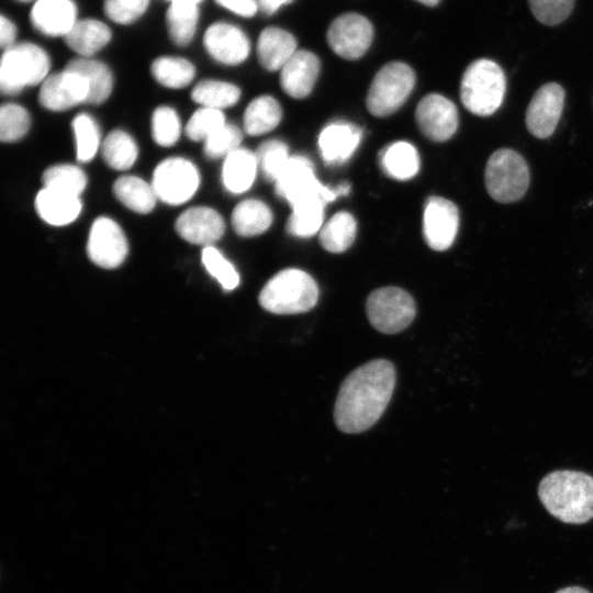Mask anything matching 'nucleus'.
Instances as JSON below:
<instances>
[{"label": "nucleus", "mask_w": 593, "mask_h": 593, "mask_svg": "<svg viewBox=\"0 0 593 593\" xmlns=\"http://www.w3.org/2000/svg\"><path fill=\"white\" fill-rule=\"evenodd\" d=\"M19 1H21V2H27V1H31V0H19Z\"/></svg>", "instance_id": "obj_53"}, {"label": "nucleus", "mask_w": 593, "mask_h": 593, "mask_svg": "<svg viewBox=\"0 0 593 593\" xmlns=\"http://www.w3.org/2000/svg\"><path fill=\"white\" fill-rule=\"evenodd\" d=\"M89 88L86 79L65 67L63 71L49 75L41 85L40 103L51 111H66L87 102Z\"/></svg>", "instance_id": "obj_15"}, {"label": "nucleus", "mask_w": 593, "mask_h": 593, "mask_svg": "<svg viewBox=\"0 0 593 593\" xmlns=\"http://www.w3.org/2000/svg\"><path fill=\"white\" fill-rule=\"evenodd\" d=\"M373 37L370 21L358 13L337 16L327 31V42L332 51L345 59H358L369 48Z\"/></svg>", "instance_id": "obj_11"}, {"label": "nucleus", "mask_w": 593, "mask_h": 593, "mask_svg": "<svg viewBox=\"0 0 593 593\" xmlns=\"http://www.w3.org/2000/svg\"><path fill=\"white\" fill-rule=\"evenodd\" d=\"M16 38V26L4 15L0 19V45L3 49L13 46Z\"/></svg>", "instance_id": "obj_48"}, {"label": "nucleus", "mask_w": 593, "mask_h": 593, "mask_svg": "<svg viewBox=\"0 0 593 593\" xmlns=\"http://www.w3.org/2000/svg\"><path fill=\"white\" fill-rule=\"evenodd\" d=\"M31 22L45 35L65 37L77 22V8L72 0H36Z\"/></svg>", "instance_id": "obj_20"}, {"label": "nucleus", "mask_w": 593, "mask_h": 593, "mask_svg": "<svg viewBox=\"0 0 593 593\" xmlns=\"http://www.w3.org/2000/svg\"><path fill=\"white\" fill-rule=\"evenodd\" d=\"M225 123L221 110L201 107L189 119L186 134L191 141H205Z\"/></svg>", "instance_id": "obj_43"}, {"label": "nucleus", "mask_w": 593, "mask_h": 593, "mask_svg": "<svg viewBox=\"0 0 593 593\" xmlns=\"http://www.w3.org/2000/svg\"><path fill=\"white\" fill-rule=\"evenodd\" d=\"M564 104V90L556 82L541 86L533 96L525 115L526 127L537 138H547L556 130Z\"/></svg>", "instance_id": "obj_13"}, {"label": "nucleus", "mask_w": 593, "mask_h": 593, "mask_svg": "<svg viewBox=\"0 0 593 593\" xmlns=\"http://www.w3.org/2000/svg\"><path fill=\"white\" fill-rule=\"evenodd\" d=\"M296 51L295 37L280 27H266L258 37V59L267 70L281 69Z\"/></svg>", "instance_id": "obj_22"}, {"label": "nucleus", "mask_w": 593, "mask_h": 593, "mask_svg": "<svg viewBox=\"0 0 593 593\" xmlns=\"http://www.w3.org/2000/svg\"><path fill=\"white\" fill-rule=\"evenodd\" d=\"M51 60L47 53L33 43H18L4 49L0 65V89L3 94H16L25 87L42 83Z\"/></svg>", "instance_id": "obj_5"}, {"label": "nucleus", "mask_w": 593, "mask_h": 593, "mask_svg": "<svg viewBox=\"0 0 593 593\" xmlns=\"http://www.w3.org/2000/svg\"><path fill=\"white\" fill-rule=\"evenodd\" d=\"M240 90L233 83L206 79L198 82L191 92V99L201 107L222 110L237 103Z\"/></svg>", "instance_id": "obj_34"}, {"label": "nucleus", "mask_w": 593, "mask_h": 593, "mask_svg": "<svg viewBox=\"0 0 593 593\" xmlns=\"http://www.w3.org/2000/svg\"><path fill=\"white\" fill-rule=\"evenodd\" d=\"M170 3H186L198 5L202 0H168Z\"/></svg>", "instance_id": "obj_51"}, {"label": "nucleus", "mask_w": 593, "mask_h": 593, "mask_svg": "<svg viewBox=\"0 0 593 593\" xmlns=\"http://www.w3.org/2000/svg\"><path fill=\"white\" fill-rule=\"evenodd\" d=\"M357 224L348 212H338L333 215L320 231V243L331 253H343L355 240Z\"/></svg>", "instance_id": "obj_32"}, {"label": "nucleus", "mask_w": 593, "mask_h": 593, "mask_svg": "<svg viewBox=\"0 0 593 593\" xmlns=\"http://www.w3.org/2000/svg\"><path fill=\"white\" fill-rule=\"evenodd\" d=\"M534 16L542 24L556 25L564 21L574 0H528Z\"/></svg>", "instance_id": "obj_45"}, {"label": "nucleus", "mask_w": 593, "mask_h": 593, "mask_svg": "<svg viewBox=\"0 0 593 593\" xmlns=\"http://www.w3.org/2000/svg\"><path fill=\"white\" fill-rule=\"evenodd\" d=\"M116 199L138 214L149 213L156 204L157 195L152 184L136 176H122L113 184Z\"/></svg>", "instance_id": "obj_28"}, {"label": "nucleus", "mask_w": 593, "mask_h": 593, "mask_svg": "<svg viewBox=\"0 0 593 593\" xmlns=\"http://www.w3.org/2000/svg\"><path fill=\"white\" fill-rule=\"evenodd\" d=\"M256 157L262 176L268 181L275 182L290 159L288 146L279 139H269L260 144Z\"/></svg>", "instance_id": "obj_39"}, {"label": "nucleus", "mask_w": 593, "mask_h": 593, "mask_svg": "<svg viewBox=\"0 0 593 593\" xmlns=\"http://www.w3.org/2000/svg\"><path fill=\"white\" fill-rule=\"evenodd\" d=\"M395 379L394 366L385 359L372 360L350 372L335 402L336 426L349 434L370 428L387 409Z\"/></svg>", "instance_id": "obj_1"}, {"label": "nucleus", "mask_w": 593, "mask_h": 593, "mask_svg": "<svg viewBox=\"0 0 593 593\" xmlns=\"http://www.w3.org/2000/svg\"><path fill=\"white\" fill-rule=\"evenodd\" d=\"M35 209L46 223L64 226L79 216L82 204L79 197L43 188L35 198Z\"/></svg>", "instance_id": "obj_23"}, {"label": "nucleus", "mask_w": 593, "mask_h": 593, "mask_svg": "<svg viewBox=\"0 0 593 593\" xmlns=\"http://www.w3.org/2000/svg\"><path fill=\"white\" fill-rule=\"evenodd\" d=\"M415 85L413 69L401 61L384 65L368 90V111L378 118L391 115L406 101Z\"/></svg>", "instance_id": "obj_7"}, {"label": "nucleus", "mask_w": 593, "mask_h": 593, "mask_svg": "<svg viewBox=\"0 0 593 593\" xmlns=\"http://www.w3.org/2000/svg\"><path fill=\"white\" fill-rule=\"evenodd\" d=\"M276 192L291 205L302 199L318 197L325 203L334 201L338 195H346L350 186L344 182L335 188L322 184L314 175L310 159L304 156L290 157L286 168L277 179Z\"/></svg>", "instance_id": "obj_8"}, {"label": "nucleus", "mask_w": 593, "mask_h": 593, "mask_svg": "<svg viewBox=\"0 0 593 593\" xmlns=\"http://www.w3.org/2000/svg\"><path fill=\"white\" fill-rule=\"evenodd\" d=\"M111 30L96 19L77 20L66 34L65 41L70 49L81 57H90L103 48L111 40Z\"/></svg>", "instance_id": "obj_24"}, {"label": "nucleus", "mask_w": 593, "mask_h": 593, "mask_svg": "<svg viewBox=\"0 0 593 593\" xmlns=\"http://www.w3.org/2000/svg\"><path fill=\"white\" fill-rule=\"evenodd\" d=\"M199 184V170L183 157L163 160L153 174L152 186L157 199L170 205L182 204L190 200Z\"/></svg>", "instance_id": "obj_10"}, {"label": "nucleus", "mask_w": 593, "mask_h": 593, "mask_svg": "<svg viewBox=\"0 0 593 593\" xmlns=\"http://www.w3.org/2000/svg\"><path fill=\"white\" fill-rule=\"evenodd\" d=\"M361 130L347 122H335L323 128L318 137V147L323 160L328 165L347 161L361 141Z\"/></svg>", "instance_id": "obj_21"}, {"label": "nucleus", "mask_w": 593, "mask_h": 593, "mask_svg": "<svg viewBox=\"0 0 593 593\" xmlns=\"http://www.w3.org/2000/svg\"><path fill=\"white\" fill-rule=\"evenodd\" d=\"M318 287L305 271L288 268L275 275L259 293L260 305L275 314H296L313 309Z\"/></svg>", "instance_id": "obj_3"}, {"label": "nucleus", "mask_w": 593, "mask_h": 593, "mask_svg": "<svg viewBox=\"0 0 593 593\" xmlns=\"http://www.w3.org/2000/svg\"><path fill=\"white\" fill-rule=\"evenodd\" d=\"M272 222V213L267 204L257 199L239 202L232 213L234 231L244 237H251L266 232Z\"/></svg>", "instance_id": "obj_27"}, {"label": "nucleus", "mask_w": 593, "mask_h": 593, "mask_svg": "<svg viewBox=\"0 0 593 593\" xmlns=\"http://www.w3.org/2000/svg\"><path fill=\"white\" fill-rule=\"evenodd\" d=\"M175 228L182 239L205 247L222 237L225 223L222 215L214 209L193 206L179 215Z\"/></svg>", "instance_id": "obj_18"}, {"label": "nucleus", "mask_w": 593, "mask_h": 593, "mask_svg": "<svg viewBox=\"0 0 593 593\" xmlns=\"http://www.w3.org/2000/svg\"><path fill=\"white\" fill-rule=\"evenodd\" d=\"M215 2L244 18H250L259 9L258 0H215Z\"/></svg>", "instance_id": "obj_47"}, {"label": "nucleus", "mask_w": 593, "mask_h": 593, "mask_svg": "<svg viewBox=\"0 0 593 593\" xmlns=\"http://www.w3.org/2000/svg\"><path fill=\"white\" fill-rule=\"evenodd\" d=\"M545 508L567 524H583L593 518V477L582 471L557 470L538 485Z\"/></svg>", "instance_id": "obj_2"}, {"label": "nucleus", "mask_w": 593, "mask_h": 593, "mask_svg": "<svg viewBox=\"0 0 593 593\" xmlns=\"http://www.w3.org/2000/svg\"><path fill=\"white\" fill-rule=\"evenodd\" d=\"M366 312L371 325L381 333L395 334L414 320L416 306L413 298L398 287H384L371 292Z\"/></svg>", "instance_id": "obj_9"}, {"label": "nucleus", "mask_w": 593, "mask_h": 593, "mask_svg": "<svg viewBox=\"0 0 593 593\" xmlns=\"http://www.w3.org/2000/svg\"><path fill=\"white\" fill-rule=\"evenodd\" d=\"M203 43L208 53L225 65L243 63L250 51L245 33L239 27L225 22L210 25L205 31Z\"/></svg>", "instance_id": "obj_17"}, {"label": "nucleus", "mask_w": 593, "mask_h": 593, "mask_svg": "<svg viewBox=\"0 0 593 593\" xmlns=\"http://www.w3.org/2000/svg\"><path fill=\"white\" fill-rule=\"evenodd\" d=\"M459 212L451 201L441 197L427 199L423 216V234L427 245L438 251L448 249L458 232Z\"/></svg>", "instance_id": "obj_14"}, {"label": "nucleus", "mask_w": 593, "mask_h": 593, "mask_svg": "<svg viewBox=\"0 0 593 593\" xmlns=\"http://www.w3.org/2000/svg\"><path fill=\"white\" fill-rule=\"evenodd\" d=\"M506 90L503 69L493 60L481 58L463 72L460 99L463 107L478 116L492 115L501 107Z\"/></svg>", "instance_id": "obj_4"}, {"label": "nucleus", "mask_w": 593, "mask_h": 593, "mask_svg": "<svg viewBox=\"0 0 593 593\" xmlns=\"http://www.w3.org/2000/svg\"><path fill=\"white\" fill-rule=\"evenodd\" d=\"M166 21L172 42L179 46H186L195 34L199 8L194 4L170 3L166 13Z\"/></svg>", "instance_id": "obj_36"}, {"label": "nucleus", "mask_w": 593, "mask_h": 593, "mask_svg": "<svg viewBox=\"0 0 593 593\" xmlns=\"http://www.w3.org/2000/svg\"><path fill=\"white\" fill-rule=\"evenodd\" d=\"M242 138V132L236 125L225 123L204 141V153L212 159L225 158L239 148Z\"/></svg>", "instance_id": "obj_44"}, {"label": "nucleus", "mask_w": 593, "mask_h": 593, "mask_svg": "<svg viewBox=\"0 0 593 593\" xmlns=\"http://www.w3.org/2000/svg\"><path fill=\"white\" fill-rule=\"evenodd\" d=\"M150 71L160 85L172 89L187 87L195 75V68L188 59L174 56L156 58Z\"/></svg>", "instance_id": "obj_35"}, {"label": "nucleus", "mask_w": 593, "mask_h": 593, "mask_svg": "<svg viewBox=\"0 0 593 593\" xmlns=\"http://www.w3.org/2000/svg\"><path fill=\"white\" fill-rule=\"evenodd\" d=\"M318 197L305 198L292 204V214L287 222L289 234L309 237L322 228L324 205Z\"/></svg>", "instance_id": "obj_31"}, {"label": "nucleus", "mask_w": 593, "mask_h": 593, "mask_svg": "<svg viewBox=\"0 0 593 593\" xmlns=\"http://www.w3.org/2000/svg\"><path fill=\"white\" fill-rule=\"evenodd\" d=\"M31 124L26 109L15 103H5L0 110V138L4 143L21 139Z\"/></svg>", "instance_id": "obj_40"}, {"label": "nucleus", "mask_w": 593, "mask_h": 593, "mask_svg": "<svg viewBox=\"0 0 593 593\" xmlns=\"http://www.w3.org/2000/svg\"><path fill=\"white\" fill-rule=\"evenodd\" d=\"M72 130L77 160L81 163L92 160L100 146V131L97 122L91 115L80 113L72 121Z\"/></svg>", "instance_id": "obj_38"}, {"label": "nucleus", "mask_w": 593, "mask_h": 593, "mask_svg": "<svg viewBox=\"0 0 593 593\" xmlns=\"http://www.w3.org/2000/svg\"><path fill=\"white\" fill-rule=\"evenodd\" d=\"M415 119L421 132L434 142L449 139L458 127L455 103L438 93L427 94L419 101Z\"/></svg>", "instance_id": "obj_16"}, {"label": "nucleus", "mask_w": 593, "mask_h": 593, "mask_svg": "<svg viewBox=\"0 0 593 593\" xmlns=\"http://www.w3.org/2000/svg\"><path fill=\"white\" fill-rule=\"evenodd\" d=\"M202 264L225 290H233L239 283L235 267L212 245L205 246L201 254Z\"/></svg>", "instance_id": "obj_41"}, {"label": "nucleus", "mask_w": 593, "mask_h": 593, "mask_svg": "<svg viewBox=\"0 0 593 593\" xmlns=\"http://www.w3.org/2000/svg\"><path fill=\"white\" fill-rule=\"evenodd\" d=\"M127 253V239L120 225L107 216L94 220L87 243L90 260L99 267L112 269L124 261Z\"/></svg>", "instance_id": "obj_12"}, {"label": "nucleus", "mask_w": 593, "mask_h": 593, "mask_svg": "<svg viewBox=\"0 0 593 593\" xmlns=\"http://www.w3.org/2000/svg\"><path fill=\"white\" fill-rule=\"evenodd\" d=\"M556 593H590V592L581 586H567V588L558 590Z\"/></svg>", "instance_id": "obj_50"}, {"label": "nucleus", "mask_w": 593, "mask_h": 593, "mask_svg": "<svg viewBox=\"0 0 593 593\" xmlns=\"http://www.w3.org/2000/svg\"><path fill=\"white\" fill-rule=\"evenodd\" d=\"M148 4L149 0H105L104 11L113 22L128 24L144 14Z\"/></svg>", "instance_id": "obj_46"}, {"label": "nucleus", "mask_w": 593, "mask_h": 593, "mask_svg": "<svg viewBox=\"0 0 593 593\" xmlns=\"http://www.w3.org/2000/svg\"><path fill=\"white\" fill-rule=\"evenodd\" d=\"M257 169L256 154L245 148H238L224 159L222 168L223 184L232 193H243L251 187Z\"/></svg>", "instance_id": "obj_25"}, {"label": "nucleus", "mask_w": 593, "mask_h": 593, "mask_svg": "<svg viewBox=\"0 0 593 593\" xmlns=\"http://www.w3.org/2000/svg\"><path fill=\"white\" fill-rule=\"evenodd\" d=\"M293 0H258L259 8L266 14H273L282 5L291 3Z\"/></svg>", "instance_id": "obj_49"}, {"label": "nucleus", "mask_w": 593, "mask_h": 593, "mask_svg": "<svg viewBox=\"0 0 593 593\" xmlns=\"http://www.w3.org/2000/svg\"><path fill=\"white\" fill-rule=\"evenodd\" d=\"M181 125L177 112L169 107H158L152 115V135L164 147L172 146L180 137Z\"/></svg>", "instance_id": "obj_42"}, {"label": "nucleus", "mask_w": 593, "mask_h": 593, "mask_svg": "<svg viewBox=\"0 0 593 593\" xmlns=\"http://www.w3.org/2000/svg\"><path fill=\"white\" fill-rule=\"evenodd\" d=\"M281 116V107L275 98L258 97L245 110L244 130L251 136L268 133L280 123Z\"/></svg>", "instance_id": "obj_30"}, {"label": "nucleus", "mask_w": 593, "mask_h": 593, "mask_svg": "<svg viewBox=\"0 0 593 593\" xmlns=\"http://www.w3.org/2000/svg\"><path fill=\"white\" fill-rule=\"evenodd\" d=\"M425 5L434 7L436 5L440 0H416Z\"/></svg>", "instance_id": "obj_52"}, {"label": "nucleus", "mask_w": 593, "mask_h": 593, "mask_svg": "<svg viewBox=\"0 0 593 593\" xmlns=\"http://www.w3.org/2000/svg\"><path fill=\"white\" fill-rule=\"evenodd\" d=\"M42 182L43 188L80 197L87 186V176L78 166L61 164L47 168Z\"/></svg>", "instance_id": "obj_37"}, {"label": "nucleus", "mask_w": 593, "mask_h": 593, "mask_svg": "<svg viewBox=\"0 0 593 593\" xmlns=\"http://www.w3.org/2000/svg\"><path fill=\"white\" fill-rule=\"evenodd\" d=\"M484 182L492 199L501 203L519 200L529 184L527 163L510 148L495 150L488 159Z\"/></svg>", "instance_id": "obj_6"}, {"label": "nucleus", "mask_w": 593, "mask_h": 593, "mask_svg": "<svg viewBox=\"0 0 593 593\" xmlns=\"http://www.w3.org/2000/svg\"><path fill=\"white\" fill-rule=\"evenodd\" d=\"M320 68L321 63L315 54L304 49L296 51L281 68V88L292 98H305L315 85Z\"/></svg>", "instance_id": "obj_19"}, {"label": "nucleus", "mask_w": 593, "mask_h": 593, "mask_svg": "<svg viewBox=\"0 0 593 593\" xmlns=\"http://www.w3.org/2000/svg\"><path fill=\"white\" fill-rule=\"evenodd\" d=\"M380 165L389 177L407 180L418 172L419 156L412 144L395 142L380 153Z\"/></svg>", "instance_id": "obj_29"}, {"label": "nucleus", "mask_w": 593, "mask_h": 593, "mask_svg": "<svg viewBox=\"0 0 593 593\" xmlns=\"http://www.w3.org/2000/svg\"><path fill=\"white\" fill-rule=\"evenodd\" d=\"M66 68L80 74L86 79L89 88L87 103L98 105L110 97L113 76L104 63L90 57H78L68 61Z\"/></svg>", "instance_id": "obj_26"}, {"label": "nucleus", "mask_w": 593, "mask_h": 593, "mask_svg": "<svg viewBox=\"0 0 593 593\" xmlns=\"http://www.w3.org/2000/svg\"><path fill=\"white\" fill-rule=\"evenodd\" d=\"M102 158L115 170L130 169L137 159L138 148L134 138L122 130L108 134L101 146Z\"/></svg>", "instance_id": "obj_33"}]
</instances>
